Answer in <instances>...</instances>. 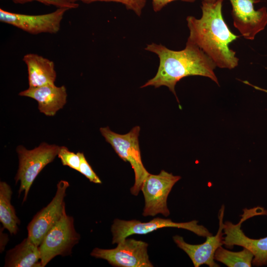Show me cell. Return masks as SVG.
Masks as SVG:
<instances>
[{"instance_id":"6da1fadb","label":"cell","mask_w":267,"mask_h":267,"mask_svg":"<svg viewBox=\"0 0 267 267\" xmlns=\"http://www.w3.org/2000/svg\"><path fill=\"white\" fill-rule=\"evenodd\" d=\"M223 0L213 3L202 1V16L186 18L189 35L187 40L198 46L220 68L232 69L238 65L236 52L230 44L239 36L234 34L222 13Z\"/></svg>"},{"instance_id":"7a4b0ae2","label":"cell","mask_w":267,"mask_h":267,"mask_svg":"<svg viewBox=\"0 0 267 267\" xmlns=\"http://www.w3.org/2000/svg\"><path fill=\"white\" fill-rule=\"evenodd\" d=\"M145 49L158 55L159 66L156 75L141 88L166 86L179 102L175 88L176 84L184 77H206L219 85L214 72L216 64L198 46L189 40L187 41L185 47L179 51L171 50L161 44L154 43L147 44Z\"/></svg>"},{"instance_id":"3957f363","label":"cell","mask_w":267,"mask_h":267,"mask_svg":"<svg viewBox=\"0 0 267 267\" xmlns=\"http://www.w3.org/2000/svg\"><path fill=\"white\" fill-rule=\"evenodd\" d=\"M60 146L44 142L38 147L28 150L23 145H18L16 152L19 164L15 177L16 183L20 181L18 194L24 192L23 202L26 201L30 188L39 173L58 155Z\"/></svg>"},{"instance_id":"277c9868","label":"cell","mask_w":267,"mask_h":267,"mask_svg":"<svg viewBox=\"0 0 267 267\" xmlns=\"http://www.w3.org/2000/svg\"><path fill=\"white\" fill-rule=\"evenodd\" d=\"M140 130V127L137 126L124 134H117L108 127L101 128L99 130L105 140L111 144L119 156L132 166L134 173L135 181L130 190L131 193L135 196L138 194L144 180L150 174L141 160L138 142Z\"/></svg>"},{"instance_id":"5b68a950","label":"cell","mask_w":267,"mask_h":267,"mask_svg":"<svg viewBox=\"0 0 267 267\" xmlns=\"http://www.w3.org/2000/svg\"><path fill=\"white\" fill-rule=\"evenodd\" d=\"M267 216V210L261 206L245 208L239 222L234 224L226 221L224 223L223 244L227 248L240 246L250 250L253 254L252 265L262 267L267 265V236L253 239L247 236L241 229L242 223L257 216Z\"/></svg>"},{"instance_id":"8992f818","label":"cell","mask_w":267,"mask_h":267,"mask_svg":"<svg viewBox=\"0 0 267 267\" xmlns=\"http://www.w3.org/2000/svg\"><path fill=\"white\" fill-rule=\"evenodd\" d=\"M80 239V234L75 228L73 218L67 215L65 211L48 231L39 246L43 267L57 256L64 257L70 255Z\"/></svg>"},{"instance_id":"52a82bcc","label":"cell","mask_w":267,"mask_h":267,"mask_svg":"<svg viewBox=\"0 0 267 267\" xmlns=\"http://www.w3.org/2000/svg\"><path fill=\"white\" fill-rule=\"evenodd\" d=\"M198 223V222L196 220L185 222H175L169 219L160 218H154L145 222L135 220L125 221L116 219L111 228L112 243L117 244L131 235L145 234L163 227L183 228L204 237L212 235L206 227Z\"/></svg>"},{"instance_id":"ba28073f","label":"cell","mask_w":267,"mask_h":267,"mask_svg":"<svg viewBox=\"0 0 267 267\" xmlns=\"http://www.w3.org/2000/svg\"><path fill=\"white\" fill-rule=\"evenodd\" d=\"M113 249L95 248L90 255L104 259L116 267H152L147 253L148 244L133 238L124 239Z\"/></svg>"},{"instance_id":"9c48e42d","label":"cell","mask_w":267,"mask_h":267,"mask_svg":"<svg viewBox=\"0 0 267 267\" xmlns=\"http://www.w3.org/2000/svg\"><path fill=\"white\" fill-rule=\"evenodd\" d=\"M181 177L162 170L158 175L149 174L144 180L141 190L144 198L143 216H154L160 214L170 215L167 200L175 184Z\"/></svg>"},{"instance_id":"30bf717a","label":"cell","mask_w":267,"mask_h":267,"mask_svg":"<svg viewBox=\"0 0 267 267\" xmlns=\"http://www.w3.org/2000/svg\"><path fill=\"white\" fill-rule=\"evenodd\" d=\"M69 183L61 180L52 200L38 212L27 226L28 237L39 246L48 231L60 219L65 210L64 198Z\"/></svg>"},{"instance_id":"8fae6325","label":"cell","mask_w":267,"mask_h":267,"mask_svg":"<svg viewBox=\"0 0 267 267\" xmlns=\"http://www.w3.org/2000/svg\"><path fill=\"white\" fill-rule=\"evenodd\" d=\"M66 8H57L51 13L27 15L8 12L0 8V21L19 28L31 34H56L60 28Z\"/></svg>"},{"instance_id":"7c38bea8","label":"cell","mask_w":267,"mask_h":267,"mask_svg":"<svg viewBox=\"0 0 267 267\" xmlns=\"http://www.w3.org/2000/svg\"><path fill=\"white\" fill-rule=\"evenodd\" d=\"M232 6L234 26L244 38L253 40L267 25V9L255 10L254 4L260 0H229Z\"/></svg>"},{"instance_id":"4fadbf2b","label":"cell","mask_w":267,"mask_h":267,"mask_svg":"<svg viewBox=\"0 0 267 267\" xmlns=\"http://www.w3.org/2000/svg\"><path fill=\"white\" fill-rule=\"evenodd\" d=\"M224 212V206L222 205L218 215V231L215 236L212 235L207 236L205 242L201 244H190L186 243L183 237L179 235H175L173 237L177 245L187 254L195 267H199L202 265H206L210 267H220L215 262L214 255L217 249L223 245Z\"/></svg>"},{"instance_id":"5bb4252c","label":"cell","mask_w":267,"mask_h":267,"mask_svg":"<svg viewBox=\"0 0 267 267\" xmlns=\"http://www.w3.org/2000/svg\"><path fill=\"white\" fill-rule=\"evenodd\" d=\"M19 95L36 100L40 112L47 116H54L57 111L63 108L66 103L67 96L65 87H57L54 84L29 87L21 91Z\"/></svg>"},{"instance_id":"9a60e30c","label":"cell","mask_w":267,"mask_h":267,"mask_svg":"<svg viewBox=\"0 0 267 267\" xmlns=\"http://www.w3.org/2000/svg\"><path fill=\"white\" fill-rule=\"evenodd\" d=\"M23 61L27 66L29 87L54 84L56 73L53 61L35 53L25 54Z\"/></svg>"},{"instance_id":"2e32d148","label":"cell","mask_w":267,"mask_h":267,"mask_svg":"<svg viewBox=\"0 0 267 267\" xmlns=\"http://www.w3.org/2000/svg\"><path fill=\"white\" fill-rule=\"evenodd\" d=\"M6 267H43L39 246L28 237L8 250L5 258Z\"/></svg>"},{"instance_id":"e0dca14e","label":"cell","mask_w":267,"mask_h":267,"mask_svg":"<svg viewBox=\"0 0 267 267\" xmlns=\"http://www.w3.org/2000/svg\"><path fill=\"white\" fill-rule=\"evenodd\" d=\"M12 189L6 182H0V222L3 228L11 234H16L20 221L11 203Z\"/></svg>"},{"instance_id":"ac0fdd59","label":"cell","mask_w":267,"mask_h":267,"mask_svg":"<svg viewBox=\"0 0 267 267\" xmlns=\"http://www.w3.org/2000/svg\"><path fill=\"white\" fill-rule=\"evenodd\" d=\"M254 258L253 253L243 248L239 252H233L225 249L222 246L216 251L214 259L228 267H250Z\"/></svg>"},{"instance_id":"d6986e66","label":"cell","mask_w":267,"mask_h":267,"mask_svg":"<svg viewBox=\"0 0 267 267\" xmlns=\"http://www.w3.org/2000/svg\"><path fill=\"white\" fill-rule=\"evenodd\" d=\"M71 2L81 1L85 3H90L95 1L115 2L123 4L128 10L134 11L138 16H140L142 10L145 6L147 0H66Z\"/></svg>"},{"instance_id":"ffe728a7","label":"cell","mask_w":267,"mask_h":267,"mask_svg":"<svg viewBox=\"0 0 267 267\" xmlns=\"http://www.w3.org/2000/svg\"><path fill=\"white\" fill-rule=\"evenodd\" d=\"M57 156L60 159L63 166H68L77 171H79L80 158L78 152L75 153L70 151L67 147L62 146H60Z\"/></svg>"},{"instance_id":"44dd1931","label":"cell","mask_w":267,"mask_h":267,"mask_svg":"<svg viewBox=\"0 0 267 267\" xmlns=\"http://www.w3.org/2000/svg\"><path fill=\"white\" fill-rule=\"evenodd\" d=\"M80 158V164L78 172L85 176L89 180L95 183H101L102 181L93 171L82 152H78Z\"/></svg>"},{"instance_id":"7402d4cb","label":"cell","mask_w":267,"mask_h":267,"mask_svg":"<svg viewBox=\"0 0 267 267\" xmlns=\"http://www.w3.org/2000/svg\"><path fill=\"white\" fill-rule=\"evenodd\" d=\"M14 3L23 4L36 1L46 5H53L57 8H66L69 9L76 8L79 6L77 2H71L66 0H12Z\"/></svg>"},{"instance_id":"603a6c76","label":"cell","mask_w":267,"mask_h":267,"mask_svg":"<svg viewBox=\"0 0 267 267\" xmlns=\"http://www.w3.org/2000/svg\"><path fill=\"white\" fill-rule=\"evenodd\" d=\"M177 0H152V5L153 10L157 12L160 11L168 3ZM183 1L193 2L196 0H180Z\"/></svg>"},{"instance_id":"cb8c5ba5","label":"cell","mask_w":267,"mask_h":267,"mask_svg":"<svg viewBox=\"0 0 267 267\" xmlns=\"http://www.w3.org/2000/svg\"><path fill=\"white\" fill-rule=\"evenodd\" d=\"M8 236L6 234H4L3 233L1 232V231L0 230V252H2L4 249L5 246L6 245L8 240Z\"/></svg>"},{"instance_id":"d4e9b609","label":"cell","mask_w":267,"mask_h":267,"mask_svg":"<svg viewBox=\"0 0 267 267\" xmlns=\"http://www.w3.org/2000/svg\"><path fill=\"white\" fill-rule=\"evenodd\" d=\"M201 0L202 1H203V2L213 3L217 1L218 0Z\"/></svg>"}]
</instances>
